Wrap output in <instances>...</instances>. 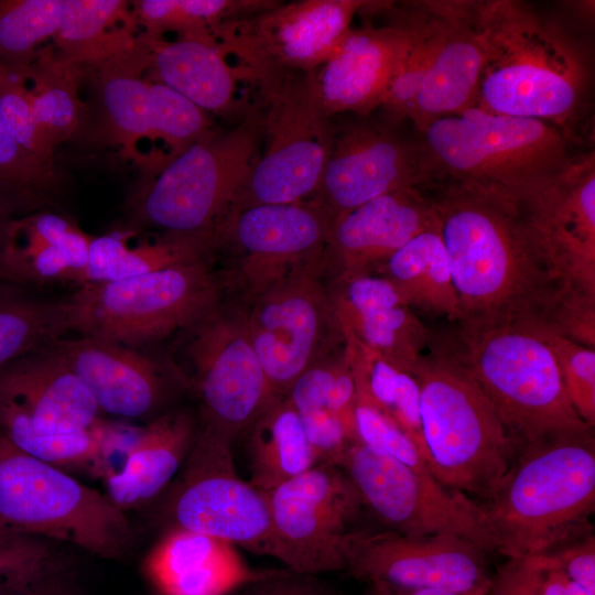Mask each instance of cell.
Masks as SVG:
<instances>
[{"mask_svg":"<svg viewBox=\"0 0 595 595\" xmlns=\"http://www.w3.org/2000/svg\"><path fill=\"white\" fill-rule=\"evenodd\" d=\"M482 50L475 107L589 140L593 53L569 20L520 0H472ZM593 130V129H592Z\"/></svg>","mask_w":595,"mask_h":595,"instance_id":"1","label":"cell"},{"mask_svg":"<svg viewBox=\"0 0 595 595\" xmlns=\"http://www.w3.org/2000/svg\"><path fill=\"white\" fill-rule=\"evenodd\" d=\"M425 190L448 258L459 325L534 327L562 281L544 264L517 204L453 185Z\"/></svg>","mask_w":595,"mask_h":595,"instance_id":"2","label":"cell"},{"mask_svg":"<svg viewBox=\"0 0 595 595\" xmlns=\"http://www.w3.org/2000/svg\"><path fill=\"white\" fill-rule=\"evenodd\" d=\"M480 504L496 552L507 558L543 555L593 531V429L519 447L498 489Z\"/></svg>","mask_w":595,"mask_h":595,"instance_id":"3","label":"cell"},{"mask_svg":"<svg viewBox=\"0 0 595 595\" xmlns=\"http://www.w3.org/2000/svg\"><path fill=\"white\" fill-rule=\"evenodd\" d=\"M415 131L428 186H458L515 204L560 172L576 153V145L549 123L478 107L436 118Z\"/></svg>","mask_w":595,"mask_h":595,"instance_id":"4","label":"cell"},{"mask_svg":"<svg viewBox=\"0 0 595 595\" xmlns=\"http://www.w3.org/2000/svg\"><path fill=\"white\" fill-rule=\"evenodd\" d=\"M429 349L411 370L420 392L426 464L443 486L485 502L519 447L456 349L432 344Z\"/></svg>","mask_w":595,"mask_h":595,"instance_id":"5","label":"cell"},{"mask_svg":"<svg viewBox=\"0 0 595 595\" xmlns=\"http://www.w3.org/2000/svg\"><path fill=\"white\" fill-rule=\"evenodd\" d=\"M456 349L518 447L591 430L575 412L544 335L516 323L461 325Z\"/></svg>","mask_w":595,"mask_h":595,"instance_id":"6","label":"cell"},{"mask_svg":"<svg viewBox=\"0 0 595 595\" xmlns=\"http://www.w3.org/2000/svg\"><path fill=\"white\" fill-rule=\"evenodd\" d=\"M31 537L119 559L132 545L126 513L68 472L42 462L0 434V538Z\"/></svg>","mask_w":595,"mask_h":595,"instance_id":"7","label":"cell"},{"mask_svg":"<svg viewBox=\"0 0 595 595\" xmlns=\"http://www.w3.org/2000/svg\"><path fill=\"white\" fill-rule=\"evenodd\" d=\"M261 144L258 101L234 128L210 130L175 155L133 196V218L170 234L213 236L246 183Z\"/></svg>","mask_w":595,"mask_h":595,"instance_id":"8","label":"cell"},{"mask_svg":"<svg viewBox=\"0 0 595 595\" xmlns=\"http://www.w3.org/2000/svg\"><path fill=\"white\" fill-rule=\"evenodd\" d=\"M221 285L207 260L82 284L65 298L68 327L137 348L191 326L219 303Z\"/></svg>","mask_w":595,"mask_h":595,"instance_id":"9","label":"cell"},{"mask_svg":"<svg viewBox=\"0 0 595 595\" xmlns=\"http://www.w3.org/2000/svg\"><path fill=\"white\" fill-rule=\"evenodd\" d=\"M258 89L263 149L229 212L312 198L329 153L332 118L320 105L314 72L288 75Z\"/></svg>","mask_w":595,"mask_h":595,"instance_id":"10","label":"cell"},{"mask_svg":"<svg viewBox=\"0 0 595 595\" xmlns=\"http://www.w3.org/2000/svg\"><path fill=\"white\" fill-rule=\"evenodd\" d=\"M232 444L229 437L198 421L185 463L158 499L159 518L164 529H185L270 556L267 497L238 476Z\"/></svg>","mask_w":595,"mask_h":595,"instance_id":"11","label":"cell"},{"mask_svg":"<svg viewBox=\"0 0 595 595\" xmlns=\"http://www.w3.org/2000/svg\"><path fill=\"white\" fill-rule=\"evenodd\" d=\"M374 1H273L251 14L226 21L213 32L225 56H234L244 82L257 87L318 69Z\"/></svg>","mask_w":595,"mask_h":595,"instance_id":"12","label":"cell"},{"mask_svg":"<svg viewBox=\"0 0 595 595\" xmlns=\"http://www.w3.org/2000/svg\"><path fill=\"white\" fill-rule=\"evenodd\" d=\"M180 333L184 368L174 370L199 399L198 421L235 442L279 398L249 342L242 311L218 303Z\"/></svg>","mask_w":595,"mask_h":595,"instance_id":"13","label":"cell"},{"mask_svg":"<svg viewBox=\"0 0 595 595\" xmlns=\"http://www.w3.org/2000/svg\"><path fill=\"white\" fill-rule=\"evenodd\" d=\"M337 466L353 483L363 508L386 530L407 536L455 534L496 552L482 504L443 486L433 475L418 473L359 441Z\"/></svg>","mask_w":595,"mask_h":595,"instance_id":"14","label":"cell"},{"mask_svg":"<svg viewBox=\"0 0 595 595\" xmlns=\"http://www.w3.org/2000/svg\"><path fill=\"white\" fill-rule=\"evenodd\" d=\"M322 269V257L295 268L242 311L249 342L275 397H284L294 379L324 357L332 340H345Z\"/></svg>","mask_w":595,"mask_h":595,"instance_id":"15","label":"cell"},{"mask_svg":"<svg viewBox=\"0 0 595 595\" xmlns=\"http://www.w3.org/2000/svg\"><path fill=\"white\" fill-rule=\"evenodd\" d=\"M264 494L270 556L299 574L345 571L343 542L364 508L339 466L317 464Z\"/></svg>","mask_w":595,"mask_h":595,"instance_id":"16","label":"cell"},{"mask_svg":"<svg viewBox=\"0 0 595 595\" xmlns=\"http://www.w3.org/2000/svg\"><path fill=\"white\" fill-rule=\"evenodd\" d=\"M400 121L342 115L332 118V141L317 191L334 219L380 195L425 188L429 174L418 138L404 136Z\"/></svg>","mask_w":595,"mask_h":595,"instance_id":"17","label":"cell"},{"mask_svg":"<svg viewBox=\"0 0 595 595\" xmlns=\"http://www.w3.org/2000/svg\"><path fill=\"white\" fill-rule=\"evenodd\" d=\"M489 552L447 533L407 536L355 528L344 539L345 571L365 583L487 595L494 572Z\"/></svg>","mask_w":595,"mask_h":595,"instance_id":"18","label":"cell"},{"mask_svg":"<svg viewBox=\"0 0 595 595\" xmlns=\"http://www.w3.org/2000/svg\"><path fill=\"white\" fill-rule=\"evenodd\" d=\"M332 216L315 198L229 212L213 232L214 248L237 255V280L251 300L295 268L322 257Z\"/></svg>","mask_w":595,"mask_h":595,"instance_id":"19","label":"cell"},{"mask_svg":"<svg viewBox=\"0 0 595 595\" xmlns=\"http://www.w3.org/2000/svg\"><path fill=\"white\" fill-rule=\"evenodd\" d=\"M553 279L595 293V152L569 163L517 204Z\"/></svg>","mask_w":595,"mask_h":595,"instance_id":"20","label":"cell"},{"mask_svg":"<svg viewBox=\"0 0 595 595\" xmlns=\"http://www.w3.org/2000/svg\"><path fill=\"white\" fill-rule=\"evenodd\" d=\"M425 61L407 120L414 130L475 107L482 50L472 0L421 1Z\"/></svg>","mask_w":595,"mask_h":595,"instance_id":"21","label":"cell"},{"mask_svg":"<svg viewBox=\"0 0 595 595\" xmlns=\"http://www.w3.org/2000/svg\"><path fill=\"white\" fill-rule=\"evenodd\" d=\"M48 348L86 386L100 413L156 418L180 390L187 389L172 366L165 368L132 347L79 336L61 338Z\"/></svg>","mask_w":595,"mask_h":595,"instance_id":"22","label":"cell"},{"mask_svg":"<svg viewBox=\"0 0 595 595\" xmlns=\"http://www.w3.org/2000/svg\"><path fill=\"white\" fill-rule=\"evenodd\" d=\"M436 220L424 188H402L380 195L332 220L323 266L335 269L336 279L371 274Z\"/></svg>","mask_w":595,"mask_h":595,"instance_id":"23","label":"cell"},{"mask_svg":"<svg viewBox=\"0 0 595 595\" xmlns=\"http://www.w3.org/2000/svg\"><path fill=\"white\" fill-rule=\"evenodd\" d=\"M0 415L44 434L83 432L101 422L86 386L48 346L0 369Z\"/></svg>","mask_w":595,"mask_h":595,"instance_id":"24","label":"cell"},{"mask_svg":"<svg viewBox=\"0 0 595 595\" xmlns=\"http://www.w3.org/2000/svg\"><path fill=\"white\" fill-rule=\"evenodd\" d=\"M402 43V31L388 19L379 26L351 28L314 72L316 96L326 117L368 116L381 108Z\"/></svg>","mask_w":595,"mask_h":595,"instance_id":"25","label":"cell"},{"mask_svg":"<svg viewBox=\"0 0 595 595\" xmlns=\"http://www.w3.org/2000/svg\"><path fill=\"white\" fill-rule=\"evenodd\" d=\"M343 335L411 372L432 344L430 331L383 277L337 279L329 292Z\"/></svg>","mask_w":595,"mask_h":595,"instance_id":"26","label":"cell"},{"mask_svg":"<svg viewBox=\"0 0 595 595\" xmlns=\"http://www.w3.org/2000/svg\"><path fill=\"white\" fill-rule=\"evenodd\" d=\"M125 63H110L99 78L102 109L113 131L125 141L161 138L175 155L209 130L207 113L158 82L136 75Z\"/></svg>","mask_w":595,"mask_h":595,"instance_id":"27","label":"cell"},{"mask_svg":"<svg viewBox=\"0 0 595 595\" xmlns=\"http://www.w3.org/2000/svg\"><path fill=\"white\" fill-rule=\"evenodd\" d=\"M235 545L209 536L166 528L143 561L155 595H235L274 570L250 567Z\"/></svg>","mask_w":595,"mask_h":595,"instance_id":"28","label":"cell"},{"mask_svg":"<svg viewBox=\"0 0 595 595\" xmlns=\"http://www.w3.org/2000/svg\"><path fill=\"white\" fill-rule=\"evenodd\" d=\"M197 429L198 416L184 408L139 429L122 465L102 478L108 499L125 513L156 501L185 463Z\"/></svg>","mask_w":595,"mask_h":595,"instance_id":"29","label":"cell"},{"mask_svg":"<svg viewBox=\"0 0 595 595\" xmlns=\"http://www.w3.org/2000/svg\"><path fill=\"white\" fill-rule=\"evenodd\" d=\"M147 53L153 82L178 93L205 112L230 116L239 111L237 85L244 82L236 66L213 41L180 37L151 41Z\"/></svg>","mask_w":595,"mask_h":595,"instance_id":"30","label":"cell"},{"mask_svg":"<svg viewBox=\"0 0 595 595\" xmlns=\"http://www.w3.org/2000/svg\"><path fill=\"white\" fill-rule=\"evenodd\" d=\"M246 432L249 483L263 493L320 464L285 397L275 398Z\"/></svg>","mask_w":595,"mask_h":595,"instance_id":"31","label":"cell"},{"mask_svg":"<svg viewBox=\"0 0 595 595\" xmlns=\"http://www.w3.org/2000/svg\"><path fill=\"white\" fill-rule=\"evenodd\" d=\"M377 270L409 306L458 322L457 295L437 220L398 249Z\"/></svg>","mask_w":595,"mask_h":595,"instance_id":"32","label":"cell"},{"mask_svg":"<svg viewBox=\"0 0 595 595\" xmlns=\"http://www.w3.org/2000/svg\"><path fill=\"white\" fill-rule=\"evenodd\" d=\"M167 234L153 244L133 248L115 236L93 237L79 284L111 282L207 260L214 249L210 235Z\"/></svg>","mask_w":595,"mask_h":595,"instance_id":"33","label":"cell"},{"mask_svg":"<svg viewBox=\"0 0 595 595\" xmlns=\"http://www.w3.org/2000/svg\"><path fill=\"white\" fill-rule=\"evenodd\" d=\"M344 339L357 400L369 403L393 421L412 440L425 461L420 392L414 376L367 348L351 335L345 334Z\"/></svg>","mask_w":595,"mask_h":595,"instance_id":"34","label":"cell"},{"mask_svg":"<svg viewBox=\"0 0 595 595\" xmlns=\"http://www.w3.org/2000/svg\"><path fill=\"white\" fill-rule=\"evenodd\" d=\"M68 331L65 299L41 298L30 288L0 280V369Z\"/></svg>","mask_w":595,"mask_h":595,"instance_id":"35","label":"cell"},{"mask_svg":"<svg viewBox=\"0 0 595 595\" xmlns=\"http://www.w3.org/2000/svg\"><path fill=\"white\" fill-rule=\"evenodd\" d=\"M269 0H143L138 13L153 37L176 31L181 37L213 41V32L221 23L257 12Z\"/></svg>","mask_w":595,"mask_h":595,"instance_id":"36","label":"cell"},{"mask_svg":"<svg viewBox=\"0 0 595 595\" xmlns=\"http://www.w3.org/2000/svg\"><path fill=\"white\" fill-rule=\"evenodd\" d=\"M65 0H0V61L29 66L36 46L60 28Z\"/></svg>","mask_w":595,"mask_h":595,"instance_id":"37","label":"cell"},{"mask_svg":"<svg viewBox=\"0 0 595 595\" xmlns=\"http://www.w3.org/2000/svg\"><path fill=\"white\" fill-rule=\"evenodd\" d=\"M57 184L52 163L24 150L0 122V197L18 214L47 203Z\"/></svg>","mask_w":595,"mask_h":595,"instance_id":"38","label":"cell"},{"mask_svg":"<svg viewBox=\"0 0 595 595\" xmlns=\"http://www.w3.org/2000/svg\"><path fill=\"white\" fill-rule=\"evenodd\" d=\"M0 122L24 150L51 162L53 148L35 120L30 89L24 85L22 74L8 66L0 76Z\"/></svg>","mask_w":595,"mask_h":595,"instance_id":"39","label":"cell"},{"mask_svg":"<svg viewBox=\"0 0 595 595\" xmlns=\"http://www.w3.org/2000/svg\"><path fill=\"white\" fill-rule=\"evenodd\" d=\"M559 366L569 400L578 416L595 424V348L565 337L542 333Z\"/></svg>","mask_w":595,"mask_h":595,"instance_id":"40","label":"cell"},{"mask_svg":"<svg viewBox=\"0 0 595 595\" xmlns=\"http://www.w3.org/2000/svg\"><path fill=\"white\" fill-rule=\"evenodd\" d=\"M533 329L595 348V293L562 282Z\"/></svg>","mask_w":595,"mask_h":595,"instance_id":"41","label":"cell"},{"mask_svg":"<svg viewBox=\"0 0 595 595\" xmlns=\"http://www.w3.org/2000/svg\"><path fill=\"white\" fill-rule=\"evenodd\" d=\"M125 2L118 0H65L55 36L72 53L93 51L101 42L105 30L119 20Z\"/></svg>","mask_w":595,"mask_h":595,"instance_id":"42","label":"cell"},{"mask_svg":"<svg viewBox=\"0 0 595 595\" xmlns=\"http://www.w3.org/2000/svg\"><path fill=\"white\" fill-rule=\"evenodd\" d=\"M355 423L359 442L418 473L432 475L412 440L382 412L365 401L357 400Z\"/></svg>","mask_w":595,"mask_h":595,"instance_id":"43","label":"cell"},{"mask_svg":"<svg viewBox=\"0 0 595 595\" xmlns=\"http://www.w3.org/2000/svg\"><path fill=\"white\" fill-rule=\"evenodd\" d=\"M35 120L51 147L69 137L79 122V105L72 87L45 78L30 89Z\"/></svg>","mask_w":595,"mask_h":595,"instance_id":"44","label":"cell"},{"mask_svg":"<svg viewBox=\"0 0 595 595\" xmlns=\"http://www.w3.org/2000/svg\"><path fill=\"white\" fill-rule=\"evenodd\" d=\"M344 356L345 347L337 356L316 360L294 379L284 397L298 413L326 409L327 397Z\"/></svg>","mask_w":595,"mask_h":595,"instance_id":"45","label":"cell"},{"mask_svg":"<svg viewBox=\"0 0 595 595\" xmlns=\"http://www.w3.org/2000/svg\"><path fill=\"white\" fill-rule=\"evenodd\" d=\"M305 435L320 464L338 465L356 441L342 421L327 409L299 413Z\"/></svg>","mask_w":595,"mask_h":595,"instance_id":"46","label":"cell"},{"mask_svg":"<svg viewBox=\"0 0 595 595\" xmlns=\"http://www.w3.org/2000/svg\"><path fill=\"white\" fill-rule=\"evenodd\" d=\"M54 552L46 540L0 538V593L32 573Z\"/></svg>","mask_w":595,"mask_h":595,"instance_id":"47","label":"cell"},{"mask_svg":"<svg viewBox=\"0 0 595 595\" xmlns=\"http://www.w3.org/2000/svg\"><path fill=\"white\" fill-rule=\"evenodd\" d=\"M544 555L508 558L494 573L487 595H541Z\"/></svg>","mask_w":595,"mask_h":595,"instance_id":"48","label":"cell"},{"mask_svg":"<svg viewBox=\"0 0 595 595\" xmlns=\"http://www.w3.org/2000/svg\"><path fill=\"white\" fill-rule=\"evenodd\" d=\"M550 558L566 577L595 595V537L593 531L580 536L543 554Z\"/></svg>","mask_w":595,"mask_h":595,"instance_id":"49","label":"cell"},{"mask_svg":"<svg viewBox=\"0 0 595 595\" xmlns=\"http://www.w3.org/2000/svg\"><path fill=\"white\" fill-rule=\"evenodd\" d=\"M0 595H79L67 564L54 552L45 562Z\"/></svg>","mask_w":595,"mask_h":595,"instance_id":"50","label":"cell"},{"mask_svg":"<svg viewBox=\"0 0 595 595\" xmlns=\"http://www.w3.org/2000/svg\"><path fill=\"white\" fill-rule=\"evenodd\" d=\"M244 595H338L315 575L274 570L242 589Z\"/></svg>","mask_w":595,"mask_h":595,"instance_id":"51","label":"cell"},{"mask_svg":"<svg viewBox=\"0 0 595 595\" xmlns=\"http://www.w3.org/2000/svg\"><path fill=\"white\" fill-rule=\"evenodd\" d=\"M544 556L547 565L541 585V595H591L580 585L570 581L549 556Z\"/></svg>","mask_w":595,"mask_h":595,"instance_id":"52","label":"cell"},{"mask_svg":"<svg viewBox=\"0 0 595 595\" xmlns=\"http://www.w3.org/2000/svg\"><path fill=\"white\" fill-rule=\"evenodd\" d=\"M363 595H456L434 588L403 587L382 582L366 583Z\"/></svg>","mask_w":595,"mask_h":595,"instance_id":"53","label":"cell"},{"mask_svg":"<svg viewBox=\"0 0 595 595\" xmlns=\"http://www.w3.org/2000/svg\"><path fill=\"white\" fill-rule=\"evenodd\" d=\"M14 217H17L15 210L0 197V240L7 225Z\"/></svg>","mask_w":595,"mask_h":595,"instance_id":"54","label":"cell"},{"mask_svg":"<svg viewBox=\"0 0 595 595\" xmlns=\"http://www.w3.org/2000/svg\"><path fill=\"white\" fill-rule=\"evenodd\" d=\"M6 65L0 61V76L2 72L4 71Z\"/></svg>","mask_w":595,"mask_h":595,"instance_id":"55","label":"cell"},{"mask_svg":"<svg viewBox=\"0 0 595 595\" xmlns=\"http://www.w3.org/2000/svg\"><path fill=\"white\" fill-rule=\"evenodd\" d=\"M246 588V587H245ZM235 595H244L242 589L236 593Z\"/></svg>","mask_w":595,"mask_h":595,"instance_id":"56","label":"cell"}]
</instances>
